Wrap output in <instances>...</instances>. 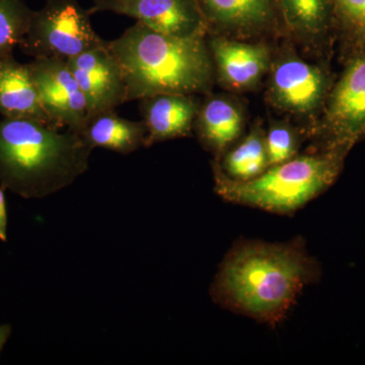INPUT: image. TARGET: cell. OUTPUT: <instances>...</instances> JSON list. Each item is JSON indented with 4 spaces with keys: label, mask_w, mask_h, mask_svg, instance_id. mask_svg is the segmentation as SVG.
<instances>
[{
    "label": "cell",
    "mask_w": 365,
    "mask_h": 365,
    "mask_svg": "<svg viewBox=\"0 0 365 365\" xmlns=\"http://www.w3.org/2000/svg\"><path fill=\"white\" fill-rule=\"evenodd\" d=\"M319 275L302 239L284 244L242 241L228 252L210 287L216 304L275 327Z\"/></svg>",
    "instance_id": "1"
},
{
    "label": "cell",
    "mask_w": 365,
    "mask_h": 365,
    "mask_svg": "<svg viewBox=\"0 0 365 365\" xmlns=\"http://www.w3.org/2000/svg\"><path fill=\"white\" fill-rule=\"evenodd\" d=\"M108 47L123 72L127 102L160 93L209 95L215 85L206 37H174L136 21Z\"/></svg>",
    "instance_id": "2"
},
{
    "label": "cell",
    "mask_w": 365,
    "mask_h": 365,
    "mask_svg": "<svg viewBox=\"0 0 365 365\" xmlns=\"http://www.w3.org/2000/svg\"><path fill=\"white\" fill-rule=\"evenodd\" d=\"M93 150L76 132L33 119L0 120V186L42 199L85 174Z\"/></svg>",
    "instance_id": "3"
},
{
    "label": "cell",
    "mask_w": 365,
    "mask_h": 365,
    "mask_svg": "<svg viewBox=\"0 0 365 365\" xmlns=\"http://www.w3.org/2000/svg\"><path fill=\"white\" fill-rule=\"evenodd\" d=\"M348 153L314 148L250 181H234L212 165L215 192L227 202L292 215L323 194L337 181Z\"/></svg>",
    "instance_id": "4"
},
{
    "label": "cell",
    "mask_w": 365,
    "mask_h": 365,
    "mask_svg": "<svg viewBox=\"0 0 365 365\" xmlns=\"http://www.w3.org/2000/svg\"><path fill=\"white\" fill-rule=\"evenodd\" d=\"M274 50L266 101L281 113L307 122L306 133L316 123L337 76L328 62L311 63L295 51L294 44Z\"/></svg>",
    "instance_id": "5"
},
{
    "label": "cell",
    "mask_w": 365,
    "mask_h": 365,
    "mask_svg": "<svg viewBox=\"0 0 365 365\" xmlns=\"http://www.w3.org/2000/svg\"><path fill=\"white\" fill-rule=\"evenodd\" d=\"M343 71L307 134L314 148L349 153L365 138V49L341 58Z\"/></svg>",
    "instance_id": "6"
},
{
    "label": "cell",
    "mask_w": 365,
    "mask_h": 365,
    "mask_svg": "<svg viewBox=\"0 0 365 365\" xmlns=\"http://www.w3.org/2000/svg\"><path fill=\"white\" fill-rule=\"evenodd\" d=\"M107 42L93 30L91 14L76 0H46L40 11H33L19 47L34 59L67 61Z\"/></svg>",
    "instance_id": "7"
},
{
    "label": "cell",
    "mask_w": 365,
    "mask_h": 365,
    "mask_svg": "<svg viewBox=\"0 0 365 365\" xmlns=\"http://www.w3.org/2000/svg\"><path fill=\"white\" fill-rule=\"evenodd\" d=\"M208 34L241 40L285 35L278 0H195Z\"/></svg>",
    "instance_id": "8"
},
{
    "label": "cell",
    "mask_w": 365,
    "mask_h": 365,
    "mask_svg": "<svg viewBox=\"0 0 365 365\" xmlns=\"http://www.w3.org/2000/svg\"><path fill=\"white\" fill-rule=\"evenodd\" d=\"M50 123L81 133L88 118L85 95L66 60L34 59L28 63Z\"/></svg>",
    "instance_id": "9"
},
{
    "label": "cell",
    "mask_w": 365,
    "mask_h": 365,
    "mask_svg": "<svg viewBox=\"0 0 365 365\" xmlns=\"http://www.w3.org/2000/svg\"><path fill=\"white\" fill-rule=\"evenodd\" d=\"M91 16H126L155 31L180 38L206 37L208 26L195 0H93Z\"/></svg>",
    "instance_id": "10"
},
{
    "label": "cell",
    "mask_w": 365,
    "mask_h": 365,
    "mask_svg": "<svg viewBox=\"0 0 365 365\" xmlns=\"http://www.w3.org/2000/svg\"><path fill=\"white\" fill-rule=\"evenodd\" d=\"M206 41L213 64L215 81L230 91L256 90L267 76L274 49L266 40H241L208 34Z\"/></svg>",
    "instance_id": "11"
},
{
    "label": "cell",
    "mask_w": 365,
    "mask_h": 365,
    "mask_svg": "<svg viewBox=\"0 0 365 365\" xmlns=\"http://www.w3.org/2000/svg\"><path fill=\"white\" fill-rule=\"evenodd\" d=\"M67 63L85 95L88 118L115 111L127 103L123 72L108 42L67 60Z\"/></svg>",
    "instance_id": "12"
},
{
    "label": "cell",
    "mask_w": 365,
    "mask_h": 365,
    "mask_svg": "<svg viewBox=\"0 0 365 365\" xmlns=\"http://www.w3.org/2000/svg\"><path fill=\"white\" fill-rule=\"evenodd\" d=\"M285 35L307 55L329 62L336 42L331 0H278Z\"/></svg>",
    "instance_id": "13"
},
{
    "label": "cell",
    "mask_w": 365,
    "mask_h": 365,
    "mask_svg": "<svg viewBox=\"0 0 365 365\" xmlns=\"http://www.w3.org/2000/svg\"><path fill=\"white\" fill-rule=\"evenodd\" d=\"M201 102L195 95L160 93L139 100L145 125V148L191 135Z\"/></svg>",
    "instance_id": "14"
},
{
    "label": "cell",
    "mask_w": 365,
    "mask_h": 365,
    "mask_svg": "<svg viewBox=\"0 0 365 365\" xmlns=\"http://www.w3.org/2000/svg\"><path fill=\"white\" fill-rule=\"evenodd\" d=\"M246 111L237 98L208 95L199 107L193 131L201 145L218 160L241 138Z\"/></svg>",
    "instance_id": "15"
},
{
    "label": "cell",
    "mask_w": 365,
    "mask_h": 365,
    "mask_svg": "<svg viewBox=\"0 0 365 365\" xmlns=\"http://www.w3.org/2000/svg\"><path fill=\"white\" fill-rule=\"evenodd\" d=\"M0 116L52 125L41 104L29 64L16 61L14 54L0 58Z\"/></svg>",
    "instance_id": "16"
},
{
    "label": "cell",
    "mask_w": 365,
    "mask_h": 365,
    "mask_svg": "<svg viewBox=\"0 0 365 365\" xmlns=\"http://www.w3.org/2000/svg\"><path fill=\"white\" fill-rule=\"evenodd\" d=\"M79 135L91 150L105 148L130 155L145 148L148 132L143 121H131L109 111L88 118Z\"/></svg>",
    "instance_id": "17"
},
{
    "label": "cell",
    "mask_w": 365,
    "mask_h": 365,
    "mask_svg": "<svg viewBox=\"0 0 365 365\" xmlns=\"http://www.w3.org/2000/svg\"><path fill=\"white\" fill-rule=\"evenodd\" d=\"M223 174L234 181L245 182L260 176L269 168L266 132L257 121L241 140L212 163Z\"/></svg>",
    "instance_id": "18"
},
{
    "label": "cell",
    "mask_w": 365,
    "mask_h": 365,
    "mask_svg": "<svg viewBox=\"0 0 365 365\" xmlns=\"http://www.w3.org/2000/svg\"><path fill=\"white\" fill-rule=\"evenodd\" d=\"M341 58L365 49V0H331Z\"/></svg>",
    "instance_id": "19"
},
{
    "label": "cell",
    "mask_w": 365,
    "mask_h": 365,
    "mask_svg": "<svg viewBox=\"0 0 365 365\" xmlns=\"http://www.w3.org/2000/svg\"><path fill=\"white\" fill-rule=\"evenodd\" d=\"M33 11L24 0H0V58L14 54L28 32Z\"/></svg>",
    "instance_id": "20"
},
{
    "label": "cell",
    "mask_w": 365,
    "mask_h": 365,
    "mask_svg": "<svg viewBox=\"0 0 365 365\" xmlns=\"http://www.w3.org/2000/svg\"><path fill=\"white\" fill-rule=\"evenodd\" d=\"M302 132L285 120H273L266 132L269 167L287 162L299 155Z\"/></svg>",
    "instance_id": "21"
},
{
    "label": "cell",
    "mask_w": 365,
    "mask_h": 365,
    "mask_svg": "<svg viewBox=\"0 0 365 365\" xmlns=\"http://www.w3.org/2000/svg\"><path fill=\"white\" fill-rule=\"evenodd\" d=\"M6 189L0 186V241L6 242L7 240V207Z\"/></svg>",
    "instance_id": "22"
},
{
    "label": "cell",
    "mask_w": 365,
    "mask_h": 365,
    "mask_svg": "<svg viewBox=\"0 0 365 365\" xmlns=\"http://www.w3.org/2000/svg\"><path fill=\"white\" fill-rule=\"evenodd\" d=\"M11 334V325H0V352H1L4 345H6V341L9 340Z\"/></svg>",
    "instance_id": "23"
}]
</instances>
